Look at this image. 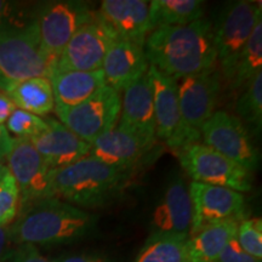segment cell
I'll use <instances>...</instances> for the list:
<instances>
[{"label": "cell", "mask_w": 262, "mask_h": 262, "mask_svg": "<svg viewBox=\"0 0 262 262\" xmlns=\"http://www.w3.org/2000/svg\"><path fill=\"white\" fill-rule=\"evenodd\" d=\"M148 74L153 93L156 137L173 149L180 129L178 80L162 73L152 64H149Z\"/></svg>", "instance_id": "cell-19"}, {"label": "cell", "mask_w": 262, "mask_h": 262, "mask_svg": "<svg viewBox=\"0 0 262 262\" xmlns=\"http://www.w3.org/2000/svg\"><path fill=\"white\" fill-rule=\"evenodd\" d=\"M56 60L41 45L37 18L25 27L0 35V91L27 79L50 78Z\"/></svg>", "instance_id": "cell-4"}, {"label": "cell", "mask_w": 262, "mask_h": 262, "mask_svg": "<svg viewBox=\"0 0 262 262\" xmlns=\"http://www.w3.org/2000/svg\"><path fill=\"white\" fill-rule=\"evenodd\" d=\"M35 19V12L26 10L24 4L0 0V35L25 27Z\"/></svg>", "instance_id": "cell-31"}, {"label": "cell", "mask_w": 262, "mask_h": 262, "mask_svg": "<svg viewBox=\"0 0 262 262\" xmlns=\"http://www.w3.org/2000/svg\"><path fill=\"white\" fill-rule=\"evenodd\" d=\"M116 37L98 17L84 25L67 42L55 66L57 72H91L101 70L108 47ZM54 71V72H55Z\"/></svg>", "instance_id": "cell-12"}, {"label": "cell", "mask_w": 262, "mask_h": 262, "mask_svg": "<svg viewBox=\"0 0 262 262\" xmlns=\"http://www.w3.org/2000/svg\"><path fill=\"white\" fill-rule=\"evenodd\" d=\"M5 160L9 171L17 183L19 192L18 211L33 203L47 198L51 169L31 141L12 139L11 148Z\"/></svg>", "instance_id": "cell-11"}, {"label": "cell", "mask_w": 262, "mask_h": 262, "mask_svg": "<svg viewBox=\"0 0 262 262\" xmlns=\"http://www.w3.org/2000/svg\"><path fill=\"white\" fill-rule=\"evenodd\" d=\"M48 129L29 141L51 170L64 168L90 155L91 145L56 119H45Z\"/></svg>", "instance_id": "cell-17"}, {"label": "cell", "mask_w": 262, "mask_h": 262, "mask_svg": "<svg viewBox=\"0 0 262 262\" xmlns=\"http://www.w3.org/2000/svg\"><path fill=\"white\" fill-rule=\"evenodd\" d=\"M14 101L4 91H0V126H5L6 122L16 110Z\"/></svg>", "instance_id": "cell-35"}, {"label": "cell", "mask_w": 262, "mask_h": 262, "mask_svg": "<svg viewBox=\"0 0 262 262\" xmlns=\"http://www.w3.org/2000/svg\"><path fill=\"white\" fill-rule=\"evenodd\" d=\"M203 145L221 153L226 158L243 166L253 173L260 163V155L250 134L233 114L215 111L201 130Z\"/></svg>", "instance_id": "cell-10"}, {"label": "cell", "mask_w": 262, "mask_h": 262, "mask_svg": "<svg viewBox=\"0 0 262 262\" xmlns=\"http://www.w3.org/2000/svg\"><path fill=\"white\" fill-rule=\"evenodd\" d=\"M5 262H55L54 260L42 256L40 251L34 245L22 244L14 249Z\"/></svg>", "instance_id": "cell-33"}, {"label": "cell", "mask_w": 262, "mask_h": 262, "mask_svg": "<svg viewBox=\"0 0 262 262\" xmlns=\"http://www.w3.org/2000/svg\"><path fill=\"white\" fill-rule=\"evenodd\" d=\"M148 68L143 47L116 38L108 47L101 70L108 86L120 93L145 75Z\"/></svg>", "instance_id": "cell-18"}, {"label": "cell", "mask_w": 262, "mask_h": 262, "mask_svg": "<svg viewBox=\"0 0 262 262\" xmlns=\"http://www.w3.org/2000/svg\"><path fill=\"white\" fill-rule=\"evenodd\" d=\"M5 127L8 133L15 135V139L31 140L44 133L48 129V123L40 117L16 108L6 122Z\"/></svg>", "instance_id": "cell-28"}, {"label": "cell", "mask_w": 262, "mask_h": 262, "mask_svg": "<svg viewBox=\"0 0 262 262\" xmlns=\"http://www.w3.org/2000/svg\"><path fill=\"white\" fill-rule=\"evenodd\" d=\"M8 226H0V262H5L14 249Z\"/></svg>", "instance_id": "cell-36"}, {"label": "cell", "mask_w": 262, "mask_h": 262, "mask_svg": "<svg viewBox=\"0 0 262 262\" xmlns=\"http://www.w3.org/2000/svg\"><path fill=\"white\" fill-rule=\"evenodd\" d=\"M8 171H9V169H8V166H6V164L4 163V160H0V179H2Z\"/></svg>", "instance_id": "cell-38"}, {"label": "cell", "mask_w": 262, "mask_h": 262, "mask_svg": "<svg viewBox=\"0 0 262 262\" xmlns=\"http://www.w3.org/2000/svg\"><path fill=\"white\" fill-rule=\"evenodd\" d=\"M54 93L55 106L73 107L106 84L102 70L91 72H52L49 78Z\"/></svg>", "instance_id": "cell-21"}, {"label": "cell", "mask_w": 262, "mask_h": 262, "mask_svg": "<svg viewBox=\"0 0 262 262\" xmlns=\"http://www.w3.org/2000/svg\"><path fill=\"white\" fill-rule=\"evenodd\" d=\"M262 21L261 3L239 0L226 6L217 25H212L216 58L222 74L231 81L239 54L255 26Z\"/></svg>", "instance_id": "cell-6"}, {"label": "cell", "mask_w": 262, "mask_h": 262, "mask_svg": "<svg viewBox=\"0 0 262 262\" xmlns=\"http://www.w3.org/2000/svg\"><path fill=\"white\" fill-rule=\"evenodd\" d=\"M188 238L148 237L135 262H189Z\"/></svg>", "instance_id": "cell-26"}, {"label": "cell", "mask_w": 262, "mask_h": 262, "mask_svg": "<svg viewBox=\"0 0 262 262\" xmlns=\"http://www.w3.org/2000/svg\"><path fill=\"white\" fill-rule=\"evenodd\" d=\"M238 119L244 125H249L255 133H261L262 126V72L245 86L235 106Z\"/></svg>", "instance_id": "cell-27"}, {"label": "cell", "mask_w": 262, "mask_h": 262, "mask_svg": "<svg viewBox=\"0 0 262 262\" xmlns=\"http://www.w3.org/2000/svg\"><path fill=\"white\" fill-rule=\"evenodd\" d=\"M181 166L193 182L217 186L235 192L253 188V173L203 143H193L179 152Z\"/></svg>", "instance_id": "cell-8"}, {"label": "cell", "mask_w": 262, "mask_h": 262, "mask_svg": "<svg viewBox=\"0 0 262 262\" xmlns=\"http://www.w3.org/2000/svg\"><path fill=\"white\" fill-rule=\"evenodd\" d=\"M12 137L10 136L5 126H0V160H5L10 148H11Z\"/></svg>", "instance_id": "cell-37"}, {"label": "cell", "mask_w": 262, "mask_h": 262, "mask_svg": "<svg viewBox=\"0 0 262 262\" xmlns=\"http://www.w3.org/2000/svg\"><path fill=\"white\" fill-rule=\"evenodd\" d=\"M192 216L188 186L182 179H176L165 189L153 211L149 237L189 238Z\"/></svg>", "instance_id": "cell-14"}, {"label": "cell", "mask_w": 262, "mask_h": 262, "mask_svg": "<svg viewBox=\"0 0 262 262\" xmlns=\"http://www.w3.org/2000/svg\"><path fill=\"white\" fill-rule=\"evenodd\" d=\"M96 224V215L60 199L45 198L19 210L9 232L17 245L71 244L90 235Z\"/></svg>", "instance_id": "cell-2"}, {"label": "cell", "mask_w": 262, "mask_h": 262, "mask_svg": "<svg viewBox=\"0 0 262 262\" xmlns=\"http://www.w3.org/2000/svg\"><path fill=\"white\" fill-rule=\"evenodd\" d=\"M98 17L117 39L143 47L150 33L149 2L147 0H103Z\"/></svg>", "instance_id": "cell-16"}, {"label": "cell", "mask_w": 262, "mask_h": 262, "mask_svg": "<svg viewBox=\"0 0 262 262\" xmlns=\"http://www.w3.org/2000/svg\"><path fill=\"white\" fill-rule=\"evenodd\" d=\"M237 239L245 253L256 260L262 258V221L261 219H245L238 225Z\"/></svg>", "instance_id": "cell-30"}, {"label": "cell", "mask_w": 262, "mask_h": 262, "mask_svg": "<svg viewBox=\"0 0 262 262\" xmlns=\"http://www.w3.org/2000/svg\"><path fill=\"white\" fill-rule=\"evenodd\" d=\"M126 172L108 166L91 156L50 171L47 198H56L77 208L106 205L119 193Z\"/></svg>", "instance_id": "cell-3"}, {"label": "cell", "mask_w": 262, "mask_h": 262, "mask_svg": "<svg viewBox=\"0 0 262 262\" xmlns=\"http://www.w3.org/2000/svg\"><path fill=\"white\" fill-rule=\"evenodd\" d=\"M180 129L173 149L181 150L201 140V130L215 113L221 91V75L217 70L187 75L178 80Z\"/></svg>", "instance_id": "cell-5"}, {"label": "cell", "mask_w": 262, "mask_h": 262, "mask_svg": "<svg viewBox=\"0 0 262 262\" xmlns=\"http://www.w3.org/2000/svg\"><path fill=\"white\" fill-rule=\"evenodd\" d=\"M188 191L193 210L189 237L209 226L243 219L245 199L242 193L193 181Z\"/></svg>", "instance_id": "cell-13"}, {"label": "cell", "mask_w": 262, "mask_h": 262, "mask_svg": "<svg viewBox=\"0 0 262 262\" xmlns=\"http://www.w3.org/2000/svg\"><path fill=\"white\" fill-rule=\"evenodd\" d=\"M55 262H112L111 258L102 253H80L62 255L55 258Z\"/></svg>", "instance_id": "cell-34"}, {"label": "cell", "mask_w": 262, "mask_h": 262, "mask_svg": "<svg viewBox=\"0 0 262 262\" xmlns=\"http://www.w3.org/2000/svg\"><path fill=\"white\" fill-rule=\"evenodd\" d=\"M18 110L34 116H47L55 110V98L49 78L37 77L12 86L6 93Z\"/></svg>", "instance_id": "cell-24"}, {"label": "cell", "mask_w": 262, "mask_h": 262, "mask_svg": "<svg viewBox=\"0 0 262 262\" xmlns=\"http://www.w3.org/2000/svg\"><path fill=\"white\" fill-rule=\"evenodd\" d=\"M148 147L133 133L120 126L107 131L91 143L90 155L122 172L129 171L142 159Z\"/></svg>", "instance_id": "cell-20"}, {"label": "cell", "mask_w": 262, "mask_h": 262, "mask_svg": "<svg viewBox=\"0 0 262 262\" xmlns=\"http://www.w3.org/2000/svg\"><path fill=\"white\" fill-rule=\"evenodd\" d=\"M19 192L14 176L8 171L0 179V226H8L17 217Z\"/></svg>", "instance_id": "cell-29"}, {"label": "cell", "mask_w": 262, "mask_h": 262, "mask_svg": "<svg viewBox=\"0 0 262 262\" xmlns=\"http://www.w3.org/2000/svg\"><path fill=\"white\" fill-rule=\"evenodd\" d=\"M120 107V93L104 84L84 102L73 107L55 106V112L64 126L91 145L98 136L117 126Z\"/></svg>", "instance_id": "cell-7"}, {"label": "cell", "mask_w": 262, "mask_h": 262, "mask_svg": "<svg viewBox=\"0 0 262 262\" xmlns=\"http://www.w3.org/2000/svg\"><path fill=\"white\" fill-rule=\"evenodd\" d=\"M260 72H262V21L255 26L250 38L239 54L231 79L232 86L234 89L247 86Z\"/></svg>", "instance_id": "cell-25"}, {"label": "cell", "mask_w": 262, "mask_h": 262, "mask_svg": "<svg viewBox=\"0 0 262 262\" xmlns=\"http://www.w3.org/2000/svg\"><path fill=\"white\" fill-rule=\"evenodd\" d=\"M118 126L133 133L152 148L156 140V119L148 72L123 90Z\"/></svg>", "instance_id": "cell-15"}, {"label": "cell", "mask_w": 262, "mask_h": 262, "mask_svg": "<svg viewBox=\"0 0 262 262\" xmlns=\"http://www.w3.org/2000/svg\"><path fill=\"white\" fill-rule=\"evenodd\" d=\"M201 0H152L149 2L150 32L159 27L185 26L204 17Z\"/></svg>", "instance_id": "cell-23"}, {"label": "cell", "mask_w": 262, "mask_h": 262, "mask_svg": "<svg viewBox=\"0 0 262 262\" xmlns=\"http://www.w3.org/2000/svg\"><path fill=\"white\" fill-rule=\"evenodd\" d=\"M241 221L229 220L209 226L187 241L189 262H215L224 248L237 237Z\"/></svg>", "instance_id": "cell-22"}, {"label": "cell", "mask_w": 262, "mask_h": 262, "mask_svg": "<svg viewBox=\"0 0 262 262\" xmlns=\"http://www.w3.org/2000/svg\"><path fill=\"white\" fill-rule=\"evenodd\" d=\"M95 16L96 12L85 2L58 0L42 4L35 12V18L44 50L57 61L74 33Z\"/></svg>", "instance_id": "cell-9"}, {"label": "cell", "mask_w": 262, "mask_h": 262, "mask_svg": "<svg viewBox=\"0 0 262 262\" xmlns=\"http://www.w3.org/2000/svg\"><path fill=\"white\" fill-rule=\"evenodd\" d=\"M143 50L149 64L175 80L214 68L217 62L212 24L204 17L189 25L153 29Z\"/></svg>", "instance_id": "cell-1"}, {"label": "cell", "mask_w": 262, "mask_h": 262, "mask_svg": "<svg viewBox=\"0 0 262 262\" xmlns=\"http://www.w3.org/2000/svg\"><path fill=\"white\" fill-rule=\"evenodd\" d=\"M215 262H261L245 253L239 244L237 237L232 239L224 248Z\"/></svg>", "instance_id": "cell-32"}]
</instances>
